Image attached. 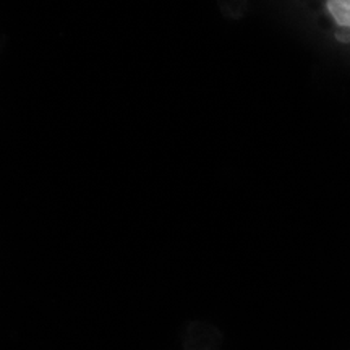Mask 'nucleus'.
Listing matches in <instances>:
<instances>
[{"mask_svg":"<svg viewBox=\"0 0 350 350\" xmlns=\"http://www.w3.org/2000/svg\"><path fill=\"white\" fill-rule=\"evenodd\" d=\"M326 12L336 26L350 29V0H326Z\"/></svg>","mask_w":350,"mask_h":350,"instance_id":"nucleus-1","label":"nucleus"}]
</instances>
